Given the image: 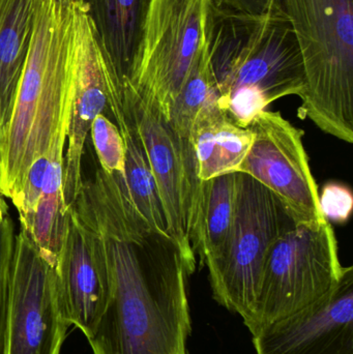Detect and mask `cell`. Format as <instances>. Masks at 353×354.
Segmentation results:
<instances>
[{
    "instance_id": "1",
    "label": "cell",
    "mask_w": 353,
    "mask_h": 354,
    "mask_svg": "<svg viewBox=\"0 0 353 354\" xmlns=\"http://www.w3.org/2000/svg\"><path fill=\"white\" fill-rule=\"evenodd\" d=\"M103 236L111 295L93 354H189V278L196 268L167 233L151 228L113 176L87 181L74 205Z\"/></svg>"
},
{
    "instance_id": "2",
    "label": "cell",
    "mask_w": 353,
    "mask_h": 354,
    "mask_svg": "<svg viewBox=\"0 0 353 354\" xmlns=\"http://www.w3.org/2000/svg\"><path fill=\"white\" fill-rule=\"evenodd\" d=\"M207 39L218 104L238 126L249 128L274 102L304 93V62L285 10L240 14L213 4Z\"/></svg>"
},
{
    "instance_id": "3",
    "label": "cell",
    "mask_w": 353,
    "mask_h": 354,
    "mask_svg": "<svg viewBox=\"0 0 353 354\" xmlns=\"http://www.w3.org/2000/svg\"><path fill=\"white\" fill-rule=\"evenodd\" d=\"M70 22V3L35 0L30 44L0 164V194L14 206L30 166L47 155L57 137L68 130Z\"/></svg>"
},
{
    "instance_id": "4",
    "label": "cell",
    "mask_w": 353,
    "mask_h": 354,
    "mask_svg": "<svg viewBox=\"0 0 353 354\" xmlns=\"http://www.w3.org/2000/svg\"><path fill=\"white\" fill-rule=\"evenodd\" d=\"M296 33L306 86L298 116L353 142V0H283Z\"/></svg>"
},
{
    "instance_id": "5",
    "label": "cell",
    "mask_w": 353,
    "mask_h": 354,
    "mask_svg": "<svg viewBox=\"0 0 353 354\" xmlns=\"http://www.w3.org/2000/svg\"><path fill=\"white\" fill-rule=\"evenodd\" d=\"M345 270L329 221L290 227L269 250L247 328L256 334L267 324L308 307L332 290Z\"/></svg>"
},
{
    "instance_id": "6",
    "label": "cell",
    "mask_w": 353,
    "mask_h": 354,
    "mask_svg": "<svg viewBox=\"0 0 353 354\" xmlns=\"http://www.w3.org/2000/svg\"><path fill=\"white\" fill-rule=\"evenodd\" d=\"M294 225L269 189L240 172L231 234L222 257L207 270L213 299L238 314L246 326L252 319L269 250L280 234Z\"/></svg>"
},
{
    "instance_id": "7",
    "label": "cell",
    "mask_w": 353,
    "mask_h": 354,
    "mask_svg": "<svg viewBox=\"0 0 353 354\" xmlns=\"http://www.w3.org/2000/svg\"><path fill=\"white\" fill-rule=\"evenodd\" d=\"M213 0H151L140 53L126 87L155 102L166 120L207 46Z\"/></svg>"
},
{
    "instance_id": "8",
    "label": "cell",
    "mask_w": 353,
    "mask_h": 354,
    "mask_svg": "<svg viewBox=\"0 0 353 354\" xmlns=\"http://www.w3.org/2000/svg\"><path fill=\"white\" fill-rule=\"evenodd\" d=\"M124 103L134 118L155 177L168 233L187 261L196 268L191 235L202 181L197 177L191 141L174 132L153 100L126 88Z\"/></svg>"
},
{
    "instance_id": "9",
    "label": "cell",
    "mask_w": 353,
    "mask_h": 354,
    "mask_svg": "<svg viewBox=\"0 0 353 354\" xmlns=\"http://www.w3.org/2000/svg\"><path fill=\"white\" fill-rule=\"evenodd\" d=\"M70 326L55 268L20 229L10 262L6 354H60Z\"/></svg>"
},
{
    "instance_id": "10",
    "label": "cell",
    "mask_w": 353,
    "mask_h": 354,
    "mask_svg": "<svg viewBox=\"0 0 353 354\" xmlns=\"http://www.w3.org/2000/svg\"><path fill=\"white\" fill-rule=\"evenodd\" d=\"M249 128L252 145L238 171L256 179L283 204L296 225L325 222L303 136L280 112L263 111Z\"/></svg>"
},
{
    "instance_id": "11",
    "label": "cell",
    "mask_w": 353,
    "mask_h": 354,
    "mask_svg": "<svg viewBox=\"0 0 353 354\" xmlns=\"http://www.w3.org/2000/svg\"><path fill=\"white\" fill-rule=\"evenodd\" d=\"M68 66L72 102L64 165L66 207L74 205L83 187L82 157L85 141L95 118L109 110L108 81L118 88L86 3H70Z\"/></svg>"
},
{
    "instance_id": "12",
    "label": "cell",
    "mask_w": 353,
    "mask_h": 354,
    "mask_svg": "<svg viewBox=\"0 0 353 354\" xmlns=\"http://www.w3.org/2000/svg\"><path fill=\"white\" fill-rule=\"evenodd\" d=\"M256 354H353V268L308 307L252 335Z\"/></svg>"
},
{
    "instance_id": "13",
    "label": "cell",
    "mask_w": 353,
    "mask_h": 354,
    "mask_svg": "<svg viewBox=\"0 0 353 354\" xmlns=\"http://www.w3.org/2000/svg\"><path fill=\"white\" fill-rule=\"evenodd\" d=\"M58 293L70 326L90 338L111 295V274L103 236L68 208V229L55 268Z\"/></svg>"
},
{
    "instance_id": "14",
    "label": "cell",
    "mask_w": 353,
    "mask_h": 354,
    "mask_svg": "<svg viewBox=\"0 0 353 354\" xmlns=\"http://www.w3.org/2000/svg\"><path fill=\"white\" fill-rule=\"evenodd\" d=\"M110 68L122 89L140 53L151 0H86Z\"/></svg>"
},
{
    "instance_id": "15",
    "label": "cell",
    "mask_w": 353,
    "mask_h": 354,
    "mask_svg": "<svg viewBox=\"0 0 353 354\" xmlns=\"http://www.w3.org/2000/svg\"><path fill=\"white\" fill-rule=\"evenodd\" d=\"M199 180L238 172L252 145L253 133L230 120L218 104V93L201 109L190 137Z\"/></svg>"
},
{
    "instance_id": "16",
    "label": "cell",
    "mask_w": 353,
    "mask_h": 354,
    "mask_svg": "<svg viewBox=\"0 0 353 354\" xmlns=\"http://www.w3.org/2000/svg\"><path fill=\"white\" fill-rule=\"evenodd\" d=\"M35 0H0V164L28 53Z\"/></svg>"
},
{
    "instance_id": "17",
    "label": "cell",
    "mask_w": 353,
    "mask_h": 354,
    "mask_svg": "<svg viewBox=\"0 0 353 354\" xmlns=\"http://www.w3.org/2000/svg\"><path fill=\"white\" fill-rule=\"evenodd\" d=\"M240 172L202 181L191 243L202 266L215 264L223 255L236 216Z\"/></svg>"
},
{
    "instance_id": "18",
    "label": "cell",
    "mask_w": 353,
    "mask_h": 354,
    "mask_svg": "<svg viewBox=\"0 0 353 354\" xmlns=\"http://www.w3.org/2000/svg\"><path fill=\"white\" fill-rule=\"evenodd\" d=\"M68 133L60 134L48 153L50 162L44 177L37 212L26 231L47 263L56 268L68 229V208L64 196V147Z\"/></svg>"
},
{
    "instance_id": "19",
    "label": "cell",
    "mask_w": 353,
    "mask_h": 354,
    "mask_svg": "<svg viewBox=\"0 0 353 354\" xmlns=\"http://www.w3.org/2000/svg\"><path fill=\"white\" fill-rule=\"evenodd\" d=\"M120 132L126 147L124 176L117 174L120 183L143 220L155 230L169 234L159 189L135 122Z\"/></svg>"
},
{
    "instance_id": "20",
    "label": "cell",
    "mask_w": 353,
    "mask_h": 354,
    "mask_svg": "<svg viewBox=\"0 0 353 354\" xmlns=\"http://www.w3.org/2000/svg\"><path fill=\"white\" fill-rule=\"evenodd\" d=\"M209 62V39L204 51L193 66L170 110V126L182 139L190 140L193 124L205 104L217 95Z\"/></svg>"
},
{
    "instance_id": "21",
    "label": "cell",
    "mask_w": 353,
    "mask_h": 354,
    "mask_svg": "<svg viewBox=\"0 0 353 354\" xmlns=\"http://www.w3.org/2000/svg\"><path fill=\"white\" fill-rule=\"evenodd\" d=\"M89 133L101 169L107 174H118L124 176L126 147L117 126L102 113L95 118Z\"/></svg>"
},
{
    "instance_id": "22",
    "label": "cell",
    "mask_w": 353,
    "mask_h": 354,
    "mask_svg": "<svg viewBox=\"0 0 353 354\" xmlns=\"http://www.w3.org/2000/svg\"><path fill=\"white\" fill-rule=\"evenodd\" d=\"M15 229L10 216L0 226V354H6L10 272L14 251Z\"/></svg>"
},
{
    "instance_id": "23",
    "label": "cell",
    "mask_w": 353,
    "mask_h": 354,
    "mask_svg": "<svg viewBox=\"0 0 353 354\" xmlns=\"http://www.w3.org/2000/svg\"><path fill=\"white\" fill-rule=\"evenodd\" d=\"M49 162L50 155L47 153L30 166L18 203L15 206L19 212L21 229L25 232L30 227L33 216L37 212L43 189L44 177Z\"/></svg>"
},
{
    "instance_id": "24",
    "label": "cell",
    "mask_w": 353,
    "mask_h": 354,
    "mask_svg": "<svg viewBox=\"0 0 353 354\" xmlns=\"http://www.w3.org/2000/svg\"><path fill=\"white\" fill-rule=\"evenodd\" d=\"M319 204L325 220L343 224L352 212V191L340 183H327L319 193Z\"/></svg>"
},
{
    "instance_id": "25",
    "label": "cell",
    "mask_w": 353,
    "mask_h": 354,
    "mask_svg": "<svg viewBox=\"0 0 353 354\" xmlns=\"http://www.w3.org/2000/svg\"><path fill=\"white\" fill-rule=\"evenodd\" d=\"M215 8L248 15H265L284 10L283 0H213Z\"/></svg>"
},
{
    "instance_id": "26",
    "label": "cell",
    "mask_w": 353,
    "mask_h": 354,
    "mask_svg": "<svg viewBox=\"0 0 353 354\" xmlns=\"http://www.w3.org/2000/svg\"><path fill=\"white\" fill-rule=\"evenodd\" d=\"M8 216L10 214H8V204L4 201L3 196L0 194V226L3 224L4 221H6Z\"/></svg>"
},
{
    "instance_id": "27",
    "label": "cell",
    "mask_w": 353,
    "mask_h": 354,
    "mask_svg": "<svg viewBox=\"0 0 353 354\" xmlns=\"http://www.w3.org/2000/svg\"><path fill=\"white\" fill-rule=\"evenodd\" d=\"M64 3H85L86 0H61Z\"/></svg>"
}]
</instances>
